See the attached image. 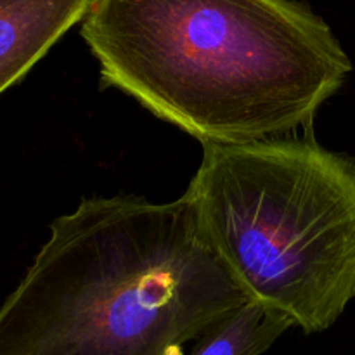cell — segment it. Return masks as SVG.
<instances>
[{
  "label": "cell",
  "mask_w": 355,
  "mask_h": 355,
  "mask_svg": "<svg viewBox=\"0 0 355 355\" xmlns=\"http://www.w3.org/2000/svg\"><path fill=\"white\" fill-rule=\"evenodd\" d=\"M80 35L113 87L203 144L311 128L352 61L302 0H92Z\"/></svg>",
  "instance_id": "obj_1"
},
{
  "label": "cell",
  "mask_w": 355,
  "mask_h": 355,
  "mask_svg": "<svg viewBox=\"0 0 355 355\" xmlns=\"http://www.w3.org/2000/svg\"><path fill=\"white\" fill-rule=\"evenodd\" d=\"M246 302L184 198H89L0 307V355H182Z\"/></svg>",
  "instance_id": "obj_2"
},
{
  "label": "cell",
  "mask_w": 355,
  "mask_h": 355,
  "mask_svg": "<svg viewBox=\"0 0 355 355\" xmlns=\"http://www.w3.org/2000/svg\"><path fill=\"white\" fill-rule=\"evenodd\" d=\"M180 198L250 302L312 335L355 297V159L312 134L203 144Z\"/></svg>",
  "instance_id": "obj_3"
},
{
  "label": "cell",
  "mask_w": 355,
  "mask_h": 355,
  "mask_svg": "<svg viewBox=\"0 0 355 355\" xmlns=\"http://www.w3.org/2000/svg\"><path fill=\"white\" fill-rule=\"evenodd\" d=\"M92 0H0V94L19 82Z\"/></svg>",
  "instance_id": "obj_4"
},
{
  "label": "cell",
  "mask_w": 355,
  "mask_h": 355,
  "mask_svg": "<svg viewBox=\"0 0 355 355\" xmlns=\"http://www.w3.org/2000/svg\"><path fill=\"white\" fill-rule=\"evenodd\" d=\"M293 326L288 315L246 302L214 322L191 355H262Z\"/></svg>",
  "instance_id": "obj_5"
}]
</instances>
